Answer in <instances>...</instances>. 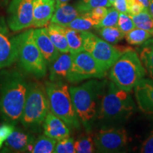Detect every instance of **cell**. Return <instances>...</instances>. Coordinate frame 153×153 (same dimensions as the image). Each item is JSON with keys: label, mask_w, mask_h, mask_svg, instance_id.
<instances>
[{"label": "cell", "mask_w": 153, "mask_h": 153, "mask_svg": "<svg viewBox=\"0 0 153 153\" xmlns=\"http://www.w3.org/2000/svg\"><path fill=\"white\" fill-rule=\"evenodd\" d=\"M118 16H119V12L114 7L108 9V12L106 16L99 22L95 28L117 26Z\"/></svg>", "instance_id": "f546056e"}, {"label": "cell", "mask_w": 153, "mask_h": 153, "mask_svg": "<svg viewBox=\"0 0 153 153\" xmlns=\"http://www.w3.org/2000/svg\"><path fill=\"white\" fill-rule=\"evenodd\" d=\"M34 137L22 130L16 129L5 141L4 150L13 152H31Z\"/></svg>", "instance_id": "9a60e30c"}, {"label": "cell", "mask_w": 153, "mask_h": 153, "mask_svg": "<svg viewBox=\"0 0 153 153\" xmlns=\"http://www.w3.org/2000/svg\"><path fill=\"white\" fill-rule=\"evenodd\" d=\"M135 109V103L129 91L116 87L111 81L107 82L97 114L98 119L107 123L125 121Z\"/></svg>", "instance_id": "3957f363"}, {"label": "cell", "mask_w": 153, "mask_h": 153, "mask_svg": "<svg viewBox=\"0 0 153 153\" xmlns=\"http://www.w3.org/2000/svg\"><path fill=\"white\" fill-rule=\"evenodd\" d=\"M140 152L153 153V131L144 142L140 148Z\"/></svg>", "instance_id": "d590c367"}, {"label": "cell", "mask_w": 153, "mask_h": 153, "mask_svg": "<svg viewBox=\"0 0 153 153\" xmlns=\"http://www.w3.org/2000/svg\"><path fill=\"white\" fill-rule=\"evenodd\" d=\"M43 126L45 135L57 141L69 137L70 135V127L51 111L48 113Z\"/></svg>", "instance_id": "e0dca14e"}, {"label": "cell", "mask_w": 153, "mask_h": 153, "mask_svg": "<svg viewBox=\"0 0 153 153\" xmlns=\"http://www.w3.org/2000/svg\"><path fill=\"white\" fill-rule=\"evenodd\" d=\"M113 6L119 13H125L128 14L127 0H116Z\"/></svg>", "instance_id": "8d00e7d4"}, {"label": "cell", "mask_w": 153, "mask_h": 153, "mask_svg": "<svg viewBox=\"0 0 153 153\" xmlns=\"http://www.w3.org/2000/svg\"><path fill=\"white\" fill-rule=\"evenodd\" d=\"M33 22L36 28L44 27L52 19L55 9V0H33Z\"/></svg>", "instance_id": "2e32d148"}, {"label": "cell", "mask_w": 153, "mask_h": 153, "mask_svg": "<svg viewBox=\"0 0 153 153\" xmlns=\"http://www.w3.org/2000/svg\"><path fill=\"white\" fill-rule=\"evenodd\" d=\"M142 4L144 6L146 9H148L149 5H150V0H137Z\"/></svg>", "instance_id": "74e56055"}, {"label": "cell", "mask_w": 153, "mask_h": 153, "mask_svg": "<svg viewBox=\"0 0 153 153\" xmlns=\"http://www.w3.org/2000/svg\"><path fill=\"white\" fill-rule=\"evenodd\" d=\"M127 4L129 15H136L146 9L137 0H127Z\"/></svg>", "instance_id": "836d02e7"}, {"label": "cell", "mask_w": 153, "mask_h": 153, "mask_svg": "<svg viewBox=\"0 0 153 153\" xmlns=\"http://www.w3.org/2000/svg\"><path fill=\"white\" fill-rule=\"evenodd\" d=\"M54 152L55 153H74V141L70 136L57 141Z\"/></svg>", "instance_id": "4dcf8cb0"}, {"label": "cell", "mask_w": 153, "mask_h": 153, "mask_svg": "<svg viewBox=\"0 0 153 153\" xmlns=\"http://www.w3.org/2000/svg\"><path fill=\"white\" fill-rule=\"evenodd\" d=\"M57 140L47 135H41L34 142L32 146V153H52L54 152Z\"/></svg>", "instance_id": "603a6c76"}, {"label": "cell", "mask_w": 153, "mask_h": 153, "mask_svg": "<svg viewBox=\"0 0 153 153\" xmlns=\"http://www.w3.org/2000/svg\"><path fill=\"white\" fill-rule=\"evenodd\" d=\"M74 149L77 153H91L95 152L94 138L89 134L82 135L74 141Z\"/></svg>", "instance_id": "83f0119b"}, {"label": "cell", "mask_w": 153, "mask_h": 153, "mask_svg": "<svg viewBox=\"0 0 153 153\" xmlns=\"http://www.w3.org/2000/svg\"><path fill=\"white\" fill-rule=\"evenodd\" d=\"M68 53H61L49 64L51 81L62 82V80L67 79L72 64V55Z\"/></svg>", "instance_id": "ac0fdd59"}, {"label": "cell", "mask_w": 153, "mask_h": 153, "mask_svg": "<svg viewBox=\"0 0 153 153\" xmlns=\"http://www.w3.org/2000/svg\"><path fill=\"white\" fill-rule=\"evenodd\" d=\"M69 1H70V0H55V1H56V4H60L67 3Z\"/></svg>", "instance_id": "f35d334b"}, {"label": "cell", "mask_w": 153, "mask_h": 153, "mask_svg": "<svg viewBox=\"0 0 153 153\" xmlns=\"http://www.w3.org/2000/svg\"><path fill=\"white\" fill-rule=\"evenodd\" d=\"M99 22L89 16L88 13L82 14L81 16L76 17L68 25V27L79 31H88L91 28H96Z\"/></svg>", "instance_id": "cb8c5ba5"}, {"label": "cell", "mask_w": 153, "mask_h": 153, "mask_svg": "<svg viewBox=\"0 0 153 153\" xmlns=\"http://www.w3.org/2000/svg\"><path fill=\"white\" fill-rule=\"evenodd\" d=\"M106 85V80L91 79L79 86L69 88L77 117L88 131L97 118Z\"/></svg>", "instance_id": "7a4b0ae2"}, {"label": "cell", "mask_w": 153, "mask_h": 153, "mask_svg": "<svg viewBox=\"0 0 153 153\" xmlns=\"http://www.w3.org/2000/svg\"><path fill=\"white\" fill-rule=\"evenodd\" d=\"M33 29L17 36L19 65L27 73L37 78H43L47 73V62L33 37Z\"/></svg>", "instance_id": "52a82bcc"}, {"label": "cell", "mask_w": 153, "mask_h": 153, "mask_svg": "<svg viewBox=\"0 0 153 153\" xmlns=\"http://www.w3.org/2000/svg\"><path fill=\"white\" fill-rule=\"evenodd\" d=\"M45 87L50 111L69 127L79 128V120L74 108L68 86L62 82L51 81L45 82Z\"/></svg>", "instance_id": "8992f818"}, {"label": "cell", "mask_w": 153, "mask_h": 153, "mask_svg": "<svg viewBox=\"0 0 153 153\" xmlns=\"http://www.w3.org/2000/svg\"><path fill=\"white\" fill-rule=\"evenodd\" d=\"M28 87L26 78L16 69L0 73V115L6 123L20 121Z\"/></svg>", "instance_id": "6da1fadb"}, {"label": "cell", "mask_w": 153, "mask_h": 153, "mask_svg": "<svg viewBox=\"0 0 153 153\" xmlns=\"http://www.w3.org/2000/svg\"><path fill=\"white\" fill-rule=\"evenodd\" d=\"M109 79L116 87L130 91L146 74L140 56L135 51H125L110 68Z\"/></svg>", "instance_id": "277c9868"}, {"label": "cell", "mask_w": 153, "mask_h": 153, "mask_svg": "<svg viewBox=\"0 0 153 153\" xmlns=\"http://www.w3.org/2000/svg\"><path fill=\"white\" fill-rule=\"evenodd\" d=\"M84 51L89 53L105 71L111 68L115 62L128 49L114 46L112 44L88 31H82Z\"/></svg>", "instance_id": "ba28073f"}, {"label": "cell", "mask_w": 153, "mask_h": 153, "mask_svg": "<svg viewBox=\"0 0 153 153\" xmlns=\"http://www.w3.org/2000/svg\"><path fill=\"white\" fill-rule=\"evenodd\" d=\"M108 12V9L105 7H97V8L93 9L89 12H87L89 14L91 18L94 19L97 22H99L102 20L106 16V15Z\"/></svg>", "instance_id": "e575fe53"}, {"label": "cell", "mask_w": 153, "mask_h": 153, "mask_svg": "<svg viewBox=\"0 0 153 153\" xmlns=\"http://www.w3.org/2000/svg\"><path fill=\"white\" fill-rule=\"evenodd\" d=\"M140 58L146 72L153 79V38L145 42L140 52Z\"/></svg>", "instance_id": "7402d4cb"}, {"label": "cell", "mask_w": 153, "mask_h": 153, "mask_svg": "<svg viewBox=\"0 0 153 153\" xmlns=\"http://www.w3.org/2000/svg\"><path fill=\"white\" fill-rule=\"evenodd\" d=\"M94 141L99 152H118L127 145L128 135L123 128H105L96 133Z\"/></svg>", "instance_id": "8fae6325"}, {"label": "cell", "mask_w": 153, "mask_h": 153, "mask_svg": "<svg viewBox=\"0 0 153 153\" xmlns=\"http://www.w3.org/2000/svg\"><path fill=\"white\" fill-rule=\"evenodd\" d=\"M150 33L141 28H133L125 35V38L128 44L133 45H141L152 38Z\"/></svg>", "instance_id": "4316f807"}, {"label": "cell", "mask_w": 153, "mask_h": 153, "mask_svg": "<svg viewBox=\"0 0 153 153\" xmlns=\"http://www.w3.org/2000/svg\"><path fill=\"white\" fill-rule=\"evenodd\" d=\"M115 1H116V0H108V1H109V3L111 4V6H113V4H114Z\"/></svg>", "instance_id": "ab89813d"}, {"label": "cell", "mask_w": 153, "mask_h": 153, "mask_svg": "<svg viewBox=\"0 0 153 153\" xmlns=\"http://www.w3.org/2000/svg\"><path fill=\"white\" fill-rule=\"evenodd\" d=\"M65 33L68 44L69 53L70 54H75L84 51L82 31L65 26Z\"/></svg>", "instance_id": "44dd1931"}, {"label": "cell", "mask_w": 153, "mask_h": 153, "mask_svg": "<svg viewBox=\"0 0 153 153\" xmlns=\"http://www.w3.org/2000/svg\"><path fill=\"white\" fill-rule=\"evenodd\" d=\"M81 13L76 7L67 3L56 4L55 9L51 22L52 24L68 26L74 19L78 17Z\"/></svg>", "instance_id": "d6986e66"}, {"label": "cell", "mask_w": 153, "mask_h": 153, "mask_svg": "<svg viewBox=\"0 0 153 153\" xmlns=\"http://www.w3.org/2000/svg\"><path fill=\"white\" fill-rule=\"evenodd\" d=\"M117 26L125 35L135 28L131 16L125 13H119Z\"/></svg>", "instance_id": "1f68e13d"}, {"label": "cell", "mask_w": 153, "mask_h": 153, "mask_svg": "<svg viewBox=\"0 0 153 153\" xmlns=\"http://www.w3.org/2000/svg\"><path fill=\"white\" fill-rule=\"evenodd\" d=\"M5 19L0 16V70L10 67L18 59V41L11 36Z\"/></svg>", "instance_id": "7c38bea8"}, {"label": "cell", "mask_w": 153, "mask_h": 153, "mask_svg": "<svg viewBox=\"0 0 153 153\" xmlns=\"http://www.w3.org/2000/svg\"><path fill=\"white\" fill-rule=\"evenodd\" d=\"M14 126L15 124L9 123H4L0 126V149L10 134L14 131Z\"/></svg>", "instance_id": "d6a6232c"}, {"label": "cell", "mask_w": 153, "mask_h": 153, "mask_svg": "<svg viewBox=\"0 0 153 153\" xmlns=\"http://www.w3.org/2000/svg\"><path fill=\"white\" fill-rule=\"evenodd\" d=\"M97 30L101 38L111 44L118 43L125 38V34L118 28V26L98 28Z\"/></svg>", "instance_id": "484cf974"}, {"label": "cell", "mask_w": 153, "mask_h": 153, "mask_svg": "<svg viewBox=\"0 0 153 153\" xmlns=\"http://www.w3.org/2000/svg\"><path fill=\"white\" fill-rule=\"evenodd\" d=\"M49 111L48 99L45 86L36 82L28 85L20 120L22 125L27 128H38L43 124Z\"/></svg>", "instance_id": "5b68a950"}, {"label": "cell", "mask_w": 153, "mask_h": 153, "mask_svg": "<svg viewBox=\"0 0 153 153\" xmlns=\"http://www.w3.org/2000/svg\"><path fill=\"white\" fill-rule=\"evenodd\" d=\"M46 28L49 37L57 51L61 53H69L68 44L65 33V26L51 23Z\"/></svg>", "instance_id": "ffe728a7"}, {"label": "cell", "mask_w": 153, "mask_h": 153, "mask_svg": "<svg viewBox=\"0 0 153 153\" xmlns=\"http://www.w3.org/2000/svg\"><path fill=\"white\" fill-rule=\"evenodd\" d=\"M72 55L71 68L67 80L72 83H78L89 79H102L106 71L99 65L94 58L84 51Z\"/></svg>", "instance_id": "9c48e42d"}, {"label": "cell", "mask_w": 153, "mask_h": 153, "mask_svg": "<svg viewBox=\"0 0 153 153\" xmlns=\"http://www.w3.org/2000/svg\"><path fill=\"white\" fill-rule=\"evenodd\" d=\"M33 0H11L7 9V25L12 31L33 26Z\"/></svg>", "instance_id": "30bf717a"}, {"label": "cell", "mask_w": 153, "mask_h": 153, "mask_svg": "<svg viewBox=\"0 0 153 153\" xmlns=\"http://www.w3.org/2000/svg\"><path fill=\"white\" fill-rule=\"evenodd\" d=\"M130 16L133 19L135 27L147 30L153 36V18L148 9L136 15Z\"/></svg>", "instance_id": "d4e9b609"}, {"label": "cell", "mask_w": 153, "mask_h": 153, "mask_svg": "<svg viewBox=\"0 0 153 153\" xmlns=\"http://www.w3.org/2000/svg\"><path fill=\"white\" fill-rule=\"evenodd\" d=\"M99 7H111L108 0H79L76 4V8L81 14L87 13L93 9Z\"/></svg>", "instance_id": "f1b7e54d"}, {"label": "cell", "mask_w": 153, "mask_h": 153, "mask_svg": "<svg viewBox=\"0 0 153 153\" xmlns=\"http://www.w3.org/2000/svg\"><path fill=\"white\" fill-rule=\"evenodd\" d=\"M134 91L140 109L153 114V79L143 78L134 87Z\"/></svg>", "instance_id": "4fadbf2b"}, {"label": "cell", "mask_w": 153, "mask_h": 153, "mask_svg": "<svg viewBox=\"0 0 153 153\" xmlns=\"http://www.w3.org/2000/svg\"><path fill=\"white\" fill-rule=\"evenodd\" d=\"M33 37L47 64H51L60 55V52L51 41L48 33L47 28L41 27L33 29Z\"/></svg>", "instance_id": "5bb4252c"}]
</instances>
